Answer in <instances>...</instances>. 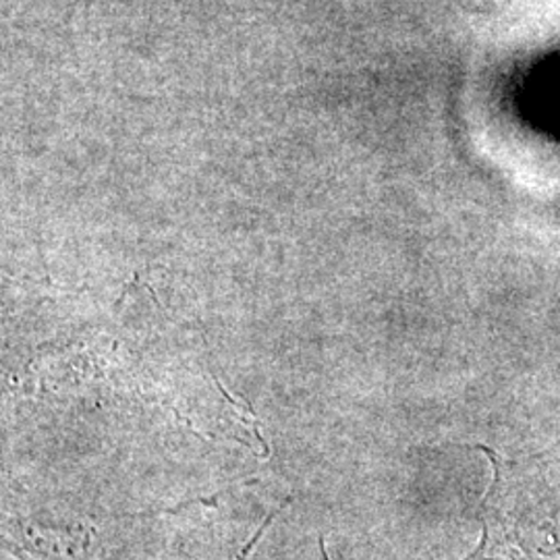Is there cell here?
<instances>
[{
    "label": "cell",
    "mask_w": 560,
    "mask_h": 560,
    "mask_svg": "<svg viewBox=\"0 0 560 560\" xmlns=\"http://www.w3.org/2000/svg\"><path fill=\"white\" fill-rule=\"evenodd\" d=\"M478 448L494 478L481 499V541L463 560H560V463Z\"/></svg>",
    "instance_id": "obj_1"
},
{
    "label": "cell",
    "mask_w": 560,
    "mask_h": 560,
    "mask_svg": "<svg viewBox=\"0 0 560 560\" xmlns=\"http://www.w3.org/2000/svg\"><path fill=\"white\" fill-rule=\"evenodd\" d=\"M322 559L328 560V557H326V550H324V544H322Z\"/></svg>",
    "instance_id": "obj_2"
}]
</instances>
